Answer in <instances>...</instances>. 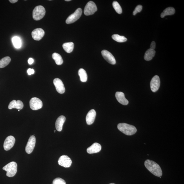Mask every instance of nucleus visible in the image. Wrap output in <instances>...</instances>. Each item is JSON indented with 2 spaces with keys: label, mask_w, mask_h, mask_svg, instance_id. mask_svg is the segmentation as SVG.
Returning <instances> with one entry per match:
<instances>
[{
  "label": "nucleus",
  "mask_w": 184,
  "mask_h": 184,
  "mask_svg": "<svg viewBox=\"0 0 184 184\" xmlns=\"http://www.w3.org/2000/svg\"><path fill=\"white\" fill-rule=\"evenodd\" d=\"M102 56L107 62L111 65H115L116 63L115 59L110 52L106 50H104L101 52Z\"/></svg>",
  "instance_id": "obj_11"
},
{
  "label": "nucleus",
  "mask_w": 184,
  "mask_h": 184,
  "mask_svg": "<svg viewBox=\"0 0 184 184\" xmlns=\"http://www.w3.org/2000/svg\"><path fill=\"white\" fill-rule=\"evenodd\" d=\"M34 62V60L32 58H30L28 60V63L29 65H32Z\"/></svg>",
  "instance_id": "obj_33"
},
{
  "label": "nucleus",
  "mask_w": 184,
  "mask_h": 184,
  "mask_svg": "<svg viewBox=\"0 0 184 184\" xmlns=\"http://www.w3.org/2000/svg\"><path fill=\"white\" fill-rule=\"evenodd\" d=\"M143 6L141 5H138L135 8V9L133 12V15H135L137 13L140 12H141L142 10Z\"/></svg>",
  "instance_id": "obj_30"
},
{
  "label": "nucleus",
  "mask_w": 184,
  "mask_h": 184,
  "mask_svg": "<svg viewBox=\"0 0 184 184\" xmlns=\"http://www.w3.org/2000/svg\"><path fill=\"white\" fill-rule=\"evenodd\" d=\"M97 10V6L93 1L88 2L85 6L84 13L85 15H88L93 14Z\"/></svg>",
  "instance_id": "obj_6"
},
{
  "label": "nucleus",
  "mask_w": 184,
  "mask_h": 184,
  "mask_svg": "<svg viewBox=\"0 0 184 184\" xmlns=\"http://www.w3.org/2000/svg\"><path fill=\"white\" fill-rule=\"evenodd\" d=\"M15 139L12 136H9L6 138L4 144V148L6 151H8L14 146Z\"/></svg>",
  "instance_id": "obj_10"
},
{
  "label": "nucleus",
  "mask_w": 184,
  "mask_h": 184,
  "mask_svg": "<svg viewBox=\"0 0 184 184\" xmlns=\"http://www.w3.org/2000/svg\"><path fill=\"white\" fill-rule=\"evenodd\" d=\"M112 38L114 40L117 42H126L127 39L124 36H121L117 34L113 35Z\"/></svg>",
  "instance_id": "obj_27"
},
{
  "label": "nucleus",
  "mask_w": 184,
  "mask_h": 184,
  "mask_svg": "<svg viewBox=\"0 0 184 184\" xmlns=\"http://www.w3.org/2000/svg\"><path fill=\"white\" fill-rule=\"evenodd\" d=\"M66 120L64 116H60L57 119L55 123L56 128L57 131L60 132L62 131L63 124Z\"/></svg>",
  "instance_id": "obj_19"
},
{
  "label": "nucleus",
  "mask_w": 184,
  "mask_h": 184,
  "mask_svg": "<svg viewBox=\"0 0 184 184\" xmlns=\"http://www.w3.org/2000/svg\"><path fill=\"white\" fill-rule=\"evenodd\" d=\"M18 111H19V110Z\"/></svg>",
  "instance_id": "obj_38"
},
{
  "label": "nucleus",
  "mask_w": 184,
  "mask_h": 184,
  "mask_svg": "<svg viewBox=\"0 0 184 184\" xmlns=\"http://www.w3.org/2000/svg\"><path fill=\"white\" fill-rule=\"evenodd\" d=\"M101 144L97 143H94L87 149V152L89 154L97 153L100 152L101 150Z\"/></svg>",
  "instance_id": "obj_18"
},
{
  "label": "nucleus",
  "mask_w": 184,
  "mask_h": 184,
  "mask_svg": "<svg viewBox=\"0 0 184 184\" xmlns=\"http://www.w3.org/2000/svg\"><path fill=\"white\" fill-rule=\"evenodd\" d=\"M96 113L95 109H92L88 113L86 117V121L88 125L93 123L95 119Z\"/></svg>",
  "instance_id": "obj_15"
},
{
  "label": "nucleus",
  "mask_w": 184,
  "mask_h": 184,
  "mask_svg": "<svg viewBox=\"0 0 184 184\" xmlns=\"http://www.w3.org/2000/svg\"><path fill=\"white\" fill-rule=\"evenodd\" d=\"M30 108L33 110H37L42 108L43 103L41 100L38 98H33L31 99L29 102Z\"/></svg>",
  "instance_id": "obj_7"
},
{
  "label": "nucleus",
  "mask_w": 184,
  "mask_h": 184,
  "mask_svg": "<svg viewBox=\"0 0 184 184\" xmlns=\"http://www.w3.org/2000/svg\"><path fill=\"white\" fill-rule=\"evenodd\" d=\"M45 32L42 28H38L34 29L32 33L33 39L35 40L39 41L44 36Z\"/></svg>",
  "instance_id": "obj_13"
},
{
  "label": "nucleus",
  "mask_w": 184,
  "mask_h": 184,
  "mask_svg": "<svg viewBox=\"0 0 184 184\" xmlns=\"http://www.w3.org/2000/svg\"><path fill=\"white\" fill-rule=\"evenodd\" d=\"M56 132V130H54V132Z\"/></svg>",
  "instance_id": "obj_37"
},
{
  "label": "nucleus",
  "mask_w": 184,
  "mask_h": 184,
  "mask_svg": "<svg viewBox=\"0 0 184 184\" xmlns=\"http://www.w3.org/2000/svg\"><path fill=\"white\" fill-rule=\"evenodd\" d=\"M27 73L29 75H32L34 73V71L33 69H29L27 70Z\"/></svg>",
  "instance_id": "obj_31"
},
{
  "label": "nucleus",
  "mask_w": 184,
  "mask_h": 184,
  "mask_svg": "<svg viewBox=\"0 0 184 184\" xmlns=\"http://www.w3.org/2000/svg\"><path fill=\"white\" fill-rule=\"evenodd\" d=\"M11 61V58L8 56L5 57L1 59L0 60V68H2L7 66L9 64Z\"/></svg>",
  "instance_id": "obj_25"
},
{
  "label": "nucleus",
  "mask_w": 184,
  "mask_h": 184,
  "mask_svg": "<svg viewBox=\"0 0 184 184\" xmlns=\"http://www.w3.org/2000/svg\"><path fill=\"white\" fill-rule=\"evenodd\" d=\"M9 1L11 3L14 4L17 3V2L18 1L17 0H9Z\"/></svg>",
  "instance_id": "obj_34"
},
{
  "label": "nucleus",
  "mask_w": 184,
  "mask_h": 184,
  "mask_svg": "<svg viewBox=\"0 0 184 184\" xmlns=\"http://www.w3.org/2000/svg\"><path fill=\"white\" fill-rule=\"evenodd\" d=\"M82 10L80 8H78L73 14L70 15L66 20V23L68 24L75 22L79 19L81 16Z\"/></svg>",
  "instance_id": "obj_5"
},
{
  "label": "nucleus",
  "mask_w": 184,
  "mask_h": 184,
  "mask_svg": "<svg viewBox=\"0 0 184 184\" xmlns=\"http://www.w3.org/2000/svg\"><path fill=\"white\" fill-rule=\"evenodd\" d=\"M52 58L55 61V63L57 65H60L63 64V60L60 54L55 52L52 55Z\"/></svg>",
  "instance_id": "obj_24"
},
{
  "label": "nucleus",
  "mask_w": 184,
  "mask_h": 184,
  "mask_svg": "<svg viewBox=\"0 0 184 184\" xmlns=\"http://www.w3.org/2000/svg\"><path fill=\"white\" fill-rule=\"evenodd\" d=\"M175 12V9L172 7H169L164 10L161 14L162 18H163L167 15H171L174 14Z\"/></svg>",
  "instance_id": "obj_22"
},
{
  "label": "nucleus",
  "mask_w": 184,
  "mask_h": 184,
  "mask_svg": "<svg viewBox=\"0 0 184 184\" xmlns=\"http://www.w3.org/2000/svg\"><path fill=\"white\" fill-rule=\"evenodd\" d=\"M36 143V137L34 135L30 136L26 144L25 151L28 154H30L33 151Z\"/></svg>",
  "instance_id": "obj_8"
},
{
  "label": "nucleus",
  "mask_w": 184,
  "mask_h": 184,
  "mask_svg": "<svg viewBox=\"0 0 184 184\" xmlns=\"http://www.w3.org/2000/svg\"><path fill=\"white\" fill-rule=\"evenodd\" d=\"M59 165L65 168L70 167L72 163L71 160L66 155H63L59 158L58 161Z\"/></svg>",
  "instance_id": "obj_9"
},
{
  "label": "nucleus",
  "mask_w": 184,
  "mask_h": 184,
  "mask_svg": "<svg viewBox=\"0 0 184 184\" xmlns=\"http://www.w3.org/2000/svg\"><path fill=\"white\" fill-rule=\"evenodd\" d=\"M71 1V0H65V1Z\"/></svg>",
  "instance_id": "obj_35"
},
{
  "label": "nucleus",
  "mask_w": 184,
  "mask_h": 184,
  "mask_svg": "<svg viewBox=\"0 0 184 184\" xmlns=\"http://www.w3.org/2000/svg\"><path fill=\"white\" fill-rule=\"evenodd\" d=\"M53 83L57 91L60 94L65 93V88L62 80L58 78L54 79Z\"/></svg>",
  "instance_id": "obj_14"
},
{
  "label": "nucleus",
  "mask_w": 184,
  "mask_h": 184,
  "mask_svg": "<svg viewBox=\"0 0 184 184\" xmlns=\"http://www.w3.org/2000/svg\"><path fill=\"white\" fill-rule=\"evenodd\" d=\"M79 76H80L81 81L83 82H87V75L86 71L83 69H80L78 72Z\"/></svg>",
  "instance_id": "obj_23"
},
{
  "label": "nucleus",
  "mask_w": 184,
  "mask_h": 184,
  "mask_svg": "<svg viewBox=\"0 0 184 184\" xmlns=\"http://www.w3.org/2000/svg\"><path fill=\"white\" fill-rule=\"evenodd\" d=\"M52 184H66V182L62 178H57L54 179L52 181Z\"/></svg>",
  "instance_id": "obj_29"
},
{
  "label": "nucleus",
  "mask_w": 184,
  "mask_h": 184,
  "mask_svg": "<svg viewBox=\"0 0 184 184\" xmlns=\"http://www.w3.org/2000/svg\"><path fill=\"white\" fill-rule=\"evenodd\" d=\"M115 97L118 102L122 105H128L129 104L128 101L125 97L124 94L121 92H117L115 94Z\"/></svg>",
  "instance_id": "obj_17"
},
{
  "label": "nucleus",
  "mask_w": 184,
  "mask_h": 184,
  "mask_svg": "<svg viewBox=\"0 0 184 184\" xmlns=\"http://www.w3.org/2000/svg\"><path fill=\"white\" fill-rule=\"evenodd\" d=\"M45 9L43 6H36L33 11V18L36 21L40 20L45 16Z\"/></svg>",
  "instance_id": "obj_4"
},
{
  "label": "nucleus",
  "mask_w": 184,
  "mask_h": 184,
  "mask_svg": "<svg viewBox=\"0 0 184 184\" xmlns=\"http://www.w3.org/2000/svg\"><path fill=\"white\" fill-rule=\"evenodd\" d=\"M155 47H156V44L155 41H152L151 44L150 49L153 50H155Z\"/></svg>",
  "instance_id": "obj_32"
},
{
  "label": "nucleus",
  "mask_w": 184,
  "mask_h": 184,
  "mask_svg": "<svg viewBox=\"0 0 184 184\" xmlns=\"http://www.w3.org/2000/svg\"><path fill=\"white\" fill-rule=\"evenodd\" d=\"M115 184L113 183H110V184Z\"/></svg>",
  "instance_id": "obj_36"
},
{
  "label": "nucleus",
  "mask_w": 184,
  "mask_h": 184,
  "mask_svg": "<svg viewBox=\"0 0 184 184\" xmlns=\"http://www.w3.org/2000/svg\"><path fill=\"white\" fill-rule=\"evenodd\" d=\"M160 85L159 76L155 75L152 79L150 82L151 89L153 92H155L158 90Z\"/></svg>",
  "instance_id": "obj_12"
},
{
  "label": "nucleus",
  "mask_w": 184,
  "mask_h": 184,
  "mask_svg": "<svg viewBox=\"0 0 184 184\" xmlns=\"http://www.w3.org/2000/svg\"><path fill=\"white\" fill-rule=\"evenodd\" d=\"M144 166L153 175L157 177H161L162 175L161 168L158 164L155 162L147 160L144 162Z\"/></svg>",
  "instance_id": "obj_1"
},
{
  "label": "nucleus",
  "mask_w": 184,
  "mask_h": 184,
  "mask_svg": "<svg viewBox=\"0 0 184 184\" xmlns=\"http://www.w3.org/2000/svg\"><path fill=\"white\" fill-rule=\"evenodd\" d=\"M63 49L67 53H71L73 51L74 44L72 42L65 43L63 44Z\"/></svg>",
  "instance_id": "obj_21"
},
{
  "label": "nucleus",
  "mask_w": 184,
  "mask_h": 184,
  "mask_svg": "<svg viewBox=\"0 0 184 184\" xmlns=\"http://www.w3.org/2000/svg\"><path fill=\"white\" fill-rule=\"evenodd\" d=\"M113 7L118 14H120L122 13V9L121 6L116 1H114L113 3Z\"/></svg>",
  "instance_id": "obj_28"
},
{
  "label": "nucleus",
  "mask_w": 184,
  "mask_h": 184,
  "mask_svg": "<svg viewBox=\"0 0 184 184\" xmlns=\"http://www.w3.org/2000/svg\"><path fill=\"white\" fill-rule=\"evenodd\" d=\"M17 165L16 162H12L4 166L3 168L6 172V176L12 177L16 175L17 171Z\"/></svg>",
  "instance_id": "obj_3"
},
{
  "label": "nucleus",
  "mask_w": 184,
  "mask_h": 184,
  "mask_svg": "<svg viewBox=\"0 0 184 184\" xmlns=\"http://www.w3.org/2000/svg\"><path fill=\"white\" fill-rule=\"evenodd\" d=\"M155 50L149 49L144 54V59L146 61H150L152 60L155 55Z\"/></svg>",
  "instance_id": "obj_20"
},
{
  "label": "nucleus",
  "mask_w": 184,
  "mask_h": 184,
  "mask_svg": "<svg viewBox=\"0 0 184 184\" xmlns=\"http://www.w3.org/2000/svg\"><path fill=\"white\" fill-rule=\"evenodd\" d=\"M23 103L20 100H13L11 102L8 106V109H17L18 110H21L23 108Z\"/></svg>",
  "instance_id": "obj_16"
},
{
  "label": "nucleus",
  "mask_w": 184,
  "mask_h": 184,
  "mask_svg": "<svg viewBox=\"0 0 184 184\" xmlns=\"http://www.w3.org/2000/svg\"><path fill=\"white\" fill-rule=\"evenodd\" d=\"M117 128L120 131L127 135H133L137 132V129L134 126L124 123L118 124Z\"/></svg>",
  "instance_id": "obj_2"
},
{
  "label": "nucleus",
  "mask_w": 184,
  "mask_h": 184,
  "mask_svg": "<svg viewBox=\"0 0 184 184\" xmlns=\"http://www.w3.org/2000/svg\"><path fill=\"white\" fill-rule=\"evenodd\" d=\"M12 42L14 47L17 49H19L21 47V39L18 37H14L12 38Z\"/></svg>",
  "instance_id": "obj_26"
}]
</instances>
